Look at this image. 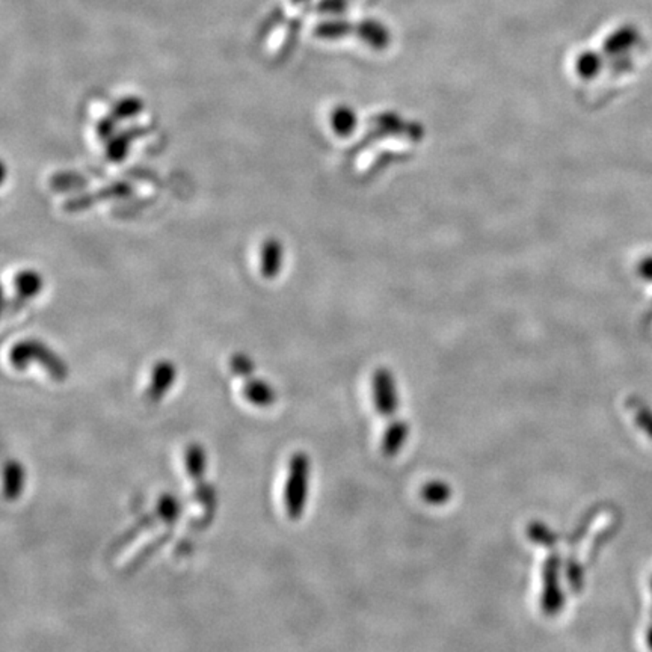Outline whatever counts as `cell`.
I'll return each mask as SVG.
<instances>
[{
	"label": "cell",
	"instance_id": "d4e9b609",
	"mask_svg": "<svg viewBox=\"0 0 652 652\" xmlns=\"http://www.w3.org/2000/svg\"><path fill=\"white\" fill-rule=\"evenodd\" d=\"M291 4H293V5L301 6V5H306V4H308L310 0H291Z\"/></svg>",
	"mask_w": 652,
	"mask_h": 652
},
{
	"label": "cell",
	"instance_id": "30bf717a",
	"mask_svg": "<svg viewBox=\"0 0 652 652\" xmlns=\"http://www.w3.org/2000/svg\"><path fill=\"white\" fill-rule=\"evenodd\" d=\"M639 41V31L636 26L624 25L617 27V31L611 32L604 43V50L609 55H622L632 50Z\"/></svg>",
	"mask_w": 652,
	"mask_h": 652
},
{
	"label": "cell",
	"instance_id": "8fae6325",
	"mask_svg": "<svg viewBox=\"0 0 652 652\" xmlns=\"http://www.w3.org/2000/svg\"><path fill=\"white\" fill-rule=\"evenodd\" d=\"M408 433H409V426L405 420L392 422L384 432L383 444H381L383 454L385 456L398 454L402 450L403 444L407 443Z\"/></svg>",
	"mask_w": 652,
	"mask_h": 652
},
{
	"label": "cell",
	"instance_id": "7402d4cb",
	"mask_svg": "<svg viewBox=\"0 0 652 652\" xmlns=\"http://www.w3.org/2000/svg\"><path fill=\"white\" fill-rule=\"evenodd\" d=\"M349 6V0H319L317 10L323 14H331V16H340L345 14V11Z\"/></svg>",
	"mask_w": 652,
	"mask_h": 652
},
{
	"label": "cell",
	"instance_id": "ba28073f",
	"mask_svg": "<svg viewBox=\"0 0 652 652\" xmlns=\"http://www.w3.org/2000/svg\"><path fill=\"white\" fill-rule=\"evenodd\" d=\"M244 379V396L251 405L269 408L276 402V392L269 383L255 377L254 373Z\"/></svg>",
	"mask_w": 652,
	"mask_h": 652
},
{
	"label": "cell",
	"instance_id": "ffe728a7",
	"mask_svg": "<svg viewBox=\"0 0 652 652\" xmlns=\"http://www.w3.org/2000/svg\"><path fill=\"white\" fill-rule=\"evenodd\" d=\"M566 577L570 580V585L574 591H580L585 583V574H583V568L580 563L577 561L568 562L566 565Z\"/></svg>",
	"mask_w": 652,
	"mask_h": 652
},
{
	"label": "cell",
	"instance_id": "3957f363",
	"mask_svg": "<svg viewBox=\"0 0 652 652\" xmlns=\"http://www.w3.org/2000/svg\"><path fill=\"white\" fill-rule=\"evenodd\" d=\"M183 512V508L180 505L179 499L174 497L173 494H163L159 499L156 509L151 510L150 514L144 515L143 518L133 524L130 529L126 530L111 548V555L120 553L126 547L130 546L133 540L138 539L139 536L145 533L147 530L158 527L160 524L173 525L175 521L179 520L180 514Z\"/></svg>",
	"mask_w": 652,
	"mask_h": 652
},
{
	"label": "cell",
	"instance_id": "ac0fdd59",
	"mask_svg": "<svg viewBox=\"0 0 652 652\" xmlns=\"http://www.w3.org/2000/svg\"><path fill=\"white\" fill-rule=\"evenodd\" d=\"M527 535L530 539L536 542L538 546L542 547H553L555 546V540L557 536L551 532L546 524H540V523H533L527 527Z\"/></svg>",
	"mask_w": 652,
	"mask_h": 652
},
{
	"label": "cell",
	"instance_id": "277c9868",
	"mask_svg": "<svg viewBox=\"0 0 652 652\" xmlns=\"http://www.w3.org/2000/svg\"><path fill=\"white\" fill-rule=\"evenodd\" d=\"M184 464H186L188 476L195 486V499H197L199 505L203 506L204 510L214 514V510H216V493H214L213 486L209 485V482L206 479L207 454H206V450H204L201 444H189L186 454H184Z\"/></svg>",
	"mask_w": 652,
	"mask_h": 652
},
{
	"label": "cell",
	"instance_id": "484cf974",
	"mask_svg": "<svg viewBox=\"0 0 652 652\" xmlns=\"http://www.w3.org/2000/svg\"><path fill=\"white\" fill-rule=\"evenodd\" d=\"M651 589H652V578H651Z\"/></svg>",
	"mask_w": 652,
	"mask_h": 652
},
{
	"label": "cell",
	"instance_id": "6da1fadb",
	"mask_svg": "<svg viewBox=\"0 0 652 652\" xmlns=\"http://www.w3.org/2000/svg\"><path fill=\"white\" fill-rule=\"evenodd\" d=\"M32 362L43 367L57 383H64L70 373L66 361L43 342L25 340L11 347L10 364L16 370H25Z\"/></svg>",
	"mask_w": 652,
	"mask_h": 652
},
{
	"label": "cell",
	"instance_id": "7c38bea8",
	"mask_svg": "<svg viewBox=\"0 0 652 652\" xmlns=\"http://www.w3.org/2000/svg\"><path fill=\"white\" fill-rule=\"evenodd\" d=\"M358 35L369 44L376 47L385 46L390 40L387 26L376 19H366V20L360 21Z\"/></svg>",
	"mask_w": 652,
	"mask_h": 652
},
{
	"label": "cell",
	"instance_id": "d6986e66",
	"mask_svg": "<svg viewBox=\"0 0 652 652\" xmlns=\"http://www.w3.org/2000/svg\"><path fill=\"white\" fill-rule=\"evenodd\" d=\"M229 364H231L233 372L239 377L250 376V375L255 373L254 362H252L250 357H246L244 353H236V355H233Z\"/></svg>",
	"mask_w": 652,
	"mask_h": 652
},
{
	"label": "cell",
	"instance_id": "5bb4252c",
	"mask_svg": "<svg viewBox=\"0 0 652 652\" xmlns=\"http://www.w3.org/2000/svg\"><path fill=\"white\" fill-rule=\"evenodd\" d=\"M353 26L347 20L342 19H332V20L322 21L321 25L316 27L317 36L326 38V40H336V38H343L347 34H351Z\"/></svg>",
	"mask_w": 652,
	"mask_h": 652
},
{
	"label": "cell",
	"instance_id": "2e32d148",
	"mask_svg": "<svg viewBox=\"0 0 652 652\" xmlns=\"http://www.w3.org/2000/svg\"><path fill=\"white\" fill-rule=\"evenodd\" d=\"M16 284L17 291H19V296H20V301H26V299H31V298L40 293L43 281H41L38 274L23 272V274L17 276Z\"/></svg>",
	"mask_w": 652,
	"mask_h": 652
},
{
	"label": "cell",
	"instance_id": "44dd1931",
	"mask_svg": "<svg viewBox=\"0 0 652 652\" xmlns=\"http://www.w3.org/2000/svg\"><path fill=\"white\" fill-rule=\"evenodd\" d=\"M578 66L583 73H586L587 76H594L602 66V58L596 55L595 51H586L581 55L578 59Z\"/></svg>",
	"mask_w": 652,
	"mask_h": 652
},
{
	"label": "cell",
	"instance_id": "8992f818",
	"mask_svg": "<svg viewBox=\"0 0 652 652\" xmlns=\"http://www.w3.org/2000/svg\"><path fill=\"white\" fill-rule=\"evenodd\" d=\"M373 402L376 405L377 413L383 417H392L398 409L399 400L396 384L392 375L387 369H379L372 379Z\"/></svg>",
	"mask_w": 652,
	"mask_h": 652
},
{
	"label": "cell",
	"instance_id": "e0dca14e",
	"mask_svg": "<svg viewBox=\"0 0 652 652\" xmlns=\"http://www.w3.org/2000/svg\"><path fill=\"white\" fill-rule=\"evenodd\" d=\"M628 408L632 409L634 420L639 428L647 433L649 439H652V411L647 403H643L640 399L632 398L627 402Z\"/></svg>",
	"mask_w": 652,
	"mask_h": 652
},
{
	"label": "cell",
	"instance_id": "9a60e30c",
	"mask_svg": "<svg viewBox=\"0 0 652 652\" xmlns=\"http://www.w3.org/2000/svg\"><path fill=\"white\" fill-rule=\"evenodd\" d=\"M263 274L265 276H276L281 268V246L276 240H269L263 248V261H261Z\"/></svg>",
	"mask_w": 652,
	"mask_h": 652
},
{
	"label": "cell",
	"instance_id": "7a4b0ae2",
	"mask_svg": "<svg viewBox=\"0 0 652 652\" xmlns=\"http://www.w3.org/2000/svg\"><path fill=\"white\" fill-rule=\"evenodd\" d=\"M310 456L296 452L289 461L284 485V509L291 520L298 521L306 512L310 489Z\"/></svg>",
	"mask_w": 652,
	"mask_h": 652
},
{
	"label": "cell",
	"instance_id": "9c48e42d",
	"mask_svg": "<svg viewBox=\"0 0 652 652\" xmlns=\"http://www.w3.org/2000/svg\"><path fill=\"white\" fill-rule=\"evenodd\" d=\"M25 482V467L16 459L6 461L4 467V495L6 501H16L17 499H20Z\"/></svg>",
	"mask_w": 652,
	"mask_h": 652
},
{
	"label": "cell",
	"instance_id": "603a6c76",
	"mask_svg": "<svg viewBox=\"0 0 652 652\" xmlns=\"http://www.w3.org/2000/svg\"><path fill=\"white\" fill-rule=\"evenodd\" d=\"M640 274L645 280L652 281V257H648L647 260L642 261Z\"/></svg>",
	"mask_w": 652,
	"mask_h": 652
},
{
	"label": "cell",
	"instance_id": "5b68a950",
	"mask_svg": "<svg viewBox=\"0 0 652 652\" xmlns=\"http://www.w3.org/2000/svg\"><path fill=\"white\" fill-rule=\"evenodd\" d=\"M561 555H551L544 563L542 570V598L540 607L547 615H557L565 604L561 586Z\"/></svg>",
	"mask_w": 652,
	"mask_h": 652
},
{
	"label": "cell",
	"instance_id": "52a82bcc",
	"mask_svg": "<svg viewBox=\"0 0 652 652\" xmlns=\"http://www.w3.org/2000/svg\"><path fill=\"white\" fill-rule=\"evenodd\" d=\"M175 379H177V367L173 361L162 360L156 362L151 370V379L145 392V399L151 403L160 402L163 396L173 388Z\"/></svg>",
	"mask_w": 652,
	"mask_h": 652
},
{
	"label": "cell",
	"instance_id": "4fadbf2b",
	"mask_svg": "<svg viewBox=\"0 0 652 652\" xmlns=\"http://www.w3.org/2000/svg\"><path fill=\"white\" fill-rule=\"evenodd\" d=\"M420 494L429 505L439 506L447 503L448 500L452 499V488L441 480H433L424 485Z\"/></svg>",
	"mask_w": 652,
	"mask_h": 652
},
{
	"label": "cell",
	"instance_id": "cb8c5ba5",
	"mask_svg": "<svg viewBox=\"0 0 652 652\" xmlns=\"http://www.w3.org/2000/svg\"><path fill=\"white\" fill-rule=\"evenodd\" d=\"M647 642H648V647L651 648L652 649V624L651 625H649V628H648Z\"/></svg>",
	"mask_w": 652,
	"mask_h": 652
}]
</instances>
